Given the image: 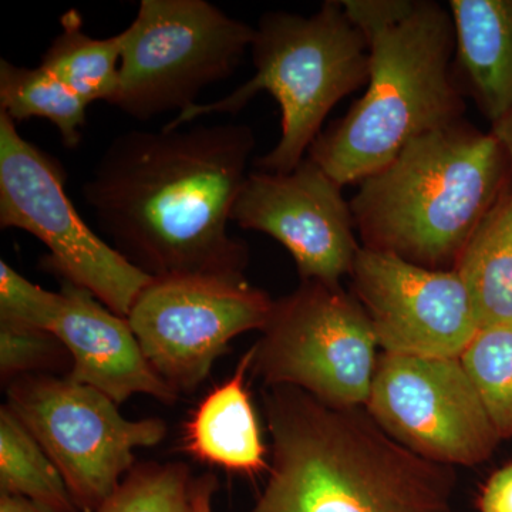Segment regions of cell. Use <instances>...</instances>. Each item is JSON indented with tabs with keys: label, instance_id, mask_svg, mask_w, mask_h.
Returning a JSON list of instances; mask_svg holds the SVG:
<instances>
[{
	"label": "cell",
	"instance_id": "obj_1",
	"mask_svg": "<svg viewBox=\"0 0 512 512\" xmlns=\"http://www.w3.org/2000/svg\"><path fill=\"white\" fill-rule=\"evenodd\" d=\"M255 146L245 124L126 131L94 165L84 202L113 247L153 278L244 275L247 244L228 224Z\"/></svg>",
	"mask_w": 512,
	"mask_h": 512
},
{
	"label": "cell",
	"instance_id": "obj_2",
	"mask_svg": "<svg viewBox=\"0 0 512 512\" xmlns=\"http://www.w3.org/2000/svg\"><path fill=\"white\" fill-rule=\"evenodd\" d=\"M272 460L248 512H453L451 467L417 456L362 409L289 386L264 393Z\"/></svg>",
	"mask_w": 512,
	"mask_h": 512
},
{
	"label": "cell",
	"instance_id": "obj_3",
	"mask_svg": "<svg viewBox=\"0 0 512 512\" xmlns=\"http://www.w3.org/2000/svg\"><path fill=\"white\" fill-rule=\"evenodd\" d=\"M369 46L365 94L330 124L308 157L340 187L382 170L412 141L463 119L453 76L451 12L431 0H342Z\"/></svg>",
	"mask_w": 512,
	"mask_h": 512
},
{
	"label": "cell",
	"instance_id": "obj_4",
	"mask_svg": "<svg viewBox=\"0 0 512 512\" xmlns=\"http://www.w3.org/2000/svg\"><path fill=\"white\" fill-rule=\"evenodd\" d=\"M511 191L501 141L461 119L416 138L363 180L350 208L363 248L447 271Z\"/></svg>",
	"mask_w": 512,
	"mask_h": 512
},
{
	"label": "cell",
	"instance_id": "obj_5",
	"mask_svg": "<svg viewBox=\"0 0 512 512\" xmlns=\"http://www.w3.org/2000/svg\"><path fill=\"white\" fill-rule=\"evenodd\" d=\"M255 73L228 96L177 114L167 128L210 114H237L256 94H271L281 109V137L256 168L288 173L305 160L340 100L369 83V46L340 0L313 15L269 12L259 19L251 46Z\"/></svg>",
	"mask_w": 512,
	"mask_h": 512
},
{
	"label": "cell",
	"instance_id": "obj_6",
	"mask_svg": "<svg viewBox=\"0 0 512 512\" xmlns=\"http://www.w3.org/2000/svg\"><path fill=\"white\" fill-rule=\"evenodd\" d=\"M255 28L207 0H143L121 32L120 79L110 106L138 121L197 106L251 52Z\"/></svg>",
	"mask_w": 512,
	"mask_h": 512
},
{
	"label": "cell",
	"instance_id": "obj_7",
	"mask_svg": "<svg viewBox=\"0 0 512 512\" xmlns=\"http://www.w3.org/2000/svg\"><path fill=\"white\" fill-rule=\"evenodd\" d=\"M261 332L251 370L266 387H296L326 406L365 409L379 345L355 295L340 284L302 281L274 302Z\"/></svg>",
	"mask_w": 512,
	"mask_h": 512
},
{
	"label": "cell",
	"instance_id": "obj_8",
	"mask_svg": "<svg viewBox=\"0 0 512 512\" xmlns=\"http://www.w3.org/2000/svg\"><path fill=\"white\" fill-rule=\"evenodd\" d=\"M66 180L63 165L26 140L0 111V228L32 234L49 249L43 268L127 318L153 276L83 221L67 195Z\"/></svg>",
	"mask_w": 512,
	"mask_h": 512
},
{
	"label": "cell",
	"instance_id": "obj_9",
	"mask_svg": "<svg viewBox=\"0 0 512 512\" xmlns=\"http://www.w3.org/2000/svg\"><path fill=\"white\" fill-rule=\"evenodd\" d=\"M6 406L46 451L77 510L94 512L134 464V448L157 446L167 434L160 419L128 420L106 394L49 375L8 384Z\"/></svg>",
	"mask_w": 512,
	"mask_h": 512
},
{
	"label": "cell",
	"instance_id": "obj_10",
	"mask_svg": "<svg viewBox=\"0 0 512 512\" xmlns=\"http://www.w3.org/2000/svg\"><path fill=\"white\" fill-rule=\"evenodd\" d=\"M274 302L244 275L163 276L141 291L127 320L161 379L191 393L232 339L265 328Z\"/></svg>",
	"mask_w": 512,
	"mask_h": 512
},
{
	"label": "cell",
	"instance_id": "obj_11",
	"mask_svg": "<svg viewBox=\"0 0 512 512\" xmlns=\"http://www.w3.org/2000/svg\"><path fill=\"white\" fill-rule=\"evenodd\" d=\"M365 409L387 436L441 466H478L501 441L461 359L383 353Z\"/></svg>",
	"mask_w": 512,
	"mask_h": 512
},
{
	"label": "cell",
	"instance_id": "obj_12",
	"mask_svg": "<svg viewBox=\"0 0 512 512\" xmlns=\"http://www.w3.org/2000/svg\"><path fill=\"white\" fill-rule=\"evenodd\" d=\"M350 276L383 353L461 359L480 332L456 269L424 268L362 247Z\"/></svg>",
	"mask_w": 512,
	"mask_h": 512
},
{
	"label": "cell",
	"instance_id": "obj_13",
	"mask_svg": "<svg viewBox=\"0 0 512 512\" xmlns=\"http://www.w3.org/2000/svg\"><path fill=\"white\" fill-rule=\"evenodd\" d=\"M231 220L288 249L302 281L339 284L362 249L342 187L308 156L288 173H249Z\"/></svg>",
	"mask_w": 512,
	"mask_h": 512
},
{
	"label": "cell",
	"instance_id": "obj_14",
	"mask_svg": "<svg viewBox=\"0 0 512 512\" xmlns=\"http://www.w3.org/2000/svg\"><path fill=\"white\" fill-rule=\"evenodd\" d=\"M59 292V311L50 332L72 359L69 379L99 390L117 404L134 394H148L167 404L178 399L148 362L127 318L69 282L62 281Z\"/></svg>",
	"mask_w": 512,
	"mask_h": 512
},
{
	"label": "cell",
	"instance_id": "obj_15",
	"mask_svg": "<svg viewBox=\"0 0 512 512\" xmlns=\"http://www.w3.org/2000/svg\"><path fill=\"white\" fill-rule=\"evenodd\" d=\"M453 76L491 126L512 109V0H451Z\"/></svg>",
	"mask_w": 512,
	"mask_h": 512
},
{
	"label": "cell",
	"instance_id": "obj_16",
	"mask_svg": "<svg viewBox=\"0 0 512 512\" xmlns=\"http://www.w3.org/2000/svg\"><path fill=\"white\" fill-rule=\"evenodd\" d=\"M254 348L241 357L234 375L211 390L184 426V447L202 463L242 474L261 473L265 446L245 377Z\"/></svg>",
	"mask_w": 512,
	"mask_h": 512
},
{
	"label": "cell",
	"instance_id": "obj_17",
	"mask_svg": "<svg viewBox=\"0 0 512 512\" xmlns=\"http://www.w3.org/2000/svg\"><path fill=\"white\" fill-rule=\"evenodd\" d=\"M454 269L480 330L512 326V191L478 227Z\"/></svg>",
	"mask_w": 512,
	"mask_h": 512
},
{
	"label": "cell",
	"instance_id": "obj_18",
	"mask_svg": "<svg viewBox=\"0 0 512 512\" xmlns=\"http://www.w3.org/2000/svg\"><path fill=\"white\" fill-rule=\"evenodd\" d=\"M62 28L42 56L39 66L87 103H109L119 87L121 33L106 39L87 35L76 10H70L63 16Z\"/></svg>",
	"mask_w": 512,
	"mask_h": 512
},
{
	"label": "cell",
	"instance_id": "obj_19",
	"mask_svg": "<svg viewBox=\"0 0 512 512\" xmlns=\"http://www.w3.org/2000/svg\"><path fill=\"white\" fill-rule=\"evenodd\" d=\"M89 106L42 66L22 67L0 60V111L16 124L35 117L50 121L63 146L74 150L82 141Z\"/></svg>",
	"mask_w": 512,
	"mask_h": 512
},
{
	"label": "cell",
	"instance_id": "obj_20",
	"mask_svg": "<svg viewBox=\"0 0 512 512\" xmlns=\"http://www.w3.org/2000/svg\"><path fill=\"white\" fill-rule=\"evenodd\" d=\"M0 493L49 512H80L60 471L6 404L0 409Z\"/></svg>",
	"mask_w": 512,
	"mask_h": 512
},
{
	"label": "cell",
	"instance_id": "obj_21",
	"mask_svg": "<svg viewBox=\"0 0 512 512\" xmlns=\"http://www.w3.org/2000/svg\"><path fill=\"white\" fill-rule=\"evenodd\" d=\"M461 362L501 440L512 439V326L480 330Z\"/></svg>",
	"mask_w": 512,
	"mask_h": 512
},
{
	"label": "cell",
	"instance_id": "obj_22",
	"mask_svg": "<svg viewBox=\"0 0 512 512\" xmlns=\"http://www.w3.org/2000/svg\"><path fill=\"white\" fill-rule=\"evenodd\" d=\"M192 487L185 464H136L94 512H194Z\"/></svg>",
	"mask_w": 512,
	"mask_h": 512
},
{
	"label": "cell",
	"instance_id": "obj_23",
	"mask_svg": "<svg viewBox=\"0 0 512 512\" xmlns=\"http://www.w3.org/2000/svg\"><path fill=\"white\" fill-rule=\"evenodd\" d=\"M69 356L55 333L0 322V376L10 384L22 376L52 369Z\"/></svg>",
	"mask_w": 512,
	"mask_h": 512
},
{
	"label": "cell",
	"instance_id": "obj_24",
	"mask_svg": "<svg viewBox=\"0 0 512 512\" xmlns=\"http://www.w3.org/2000/svg\"><path fill=\"white\" fill-rule=\"evenodd\" d=\"M60 306V292L40 288L0 261V322L52 330Z\"/></svg>",
	"mask_w": 512,
	"mask_h": 512
},
{
	"label": "cell",
	"instance_id": "obj_25",
	"mask_svg": "<svg viewBox=\"0 0 512 512\" xmlns=\"http://www.w3.org/2000/svg\"><path fill=\"white\" fill-rule=\"evenodd\" d=\"M478 507L480 512H512V464L488 480Z\"/></svg>",
	"mask_w": 512,
	"mask_h": 512
},
{
	"label": "cell",
	"instance_id": "obj_26",
	"mask_svg": "<svg viewBox=\"0 0 512 512\" xmlns=\"http://www.w3.org/2000/svg\"><path fill=\"white\" fill-rule=\"evenodd\" d=\"M218 488V478L214 474H205L194 480L192 487V510L194 512H212V497Z\"/></svg>",
	"mask_w": 512,
	"mask_h": 512
},
{
	"label": "cell",
	"instance_id": "obj_27",
	"mask_svg": "<svg viewBox=\"0 0 512 512\" xmlns=\"http://www.w3.org/2000/svg\"><path fill=\"white\" fill-rule=\"evenodd\" d=\"M0 512H49L28 498L0 493Z\"/></svg>",
	"mask_w": 512,
	"mask_h": 512
},
{
	"label": "cell",
	"instance_id": "obj_28",
	"mask_svg": "<svg viewBox=\"0 0 512 512\" xmlns=\"http://www.w3.org/2000/svg\"><path fill=\"white\" fill-rule=\"evenodd\" d=\"M491 131H493L495 137L501 141L505 151H507L512 171V109L505 114L503 119L491 126Z\"/></svg>",
	"mask_w": 512,
	"mask_h": 512
}]
</instances>
